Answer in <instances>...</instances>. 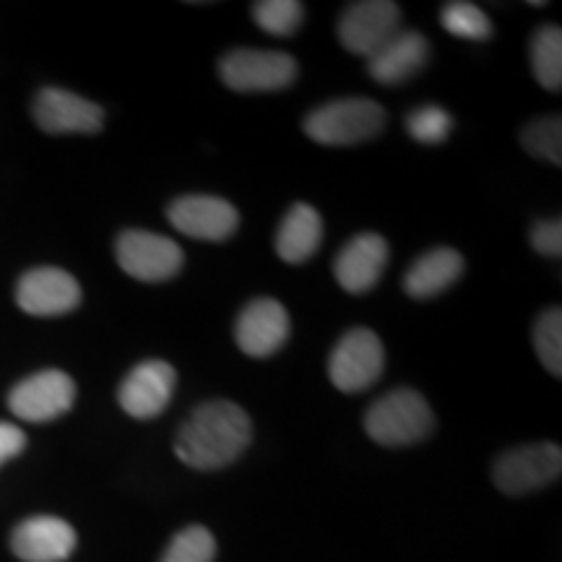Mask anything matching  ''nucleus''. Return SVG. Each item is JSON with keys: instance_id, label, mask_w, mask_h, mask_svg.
Here are the masks:
<instances>
[{"instance_id": "1", "label": "nucleus", "mask_w": 562, "mask_h": 562, "mask_svg": "<svg viewBox=\"0 0 562 562\" xmlns=\"http://www.w3.org/2000/svg\"><path fill=\"white\" fill-rule=\"evenodd\" d=\"M250 440L252 422L243 406L206 402L182 422L175 438V456L199 472H216L240 459Z\"/></svg>"}, {"instance_id": "2", "label": "nucleus", "mask_w": 562, "mask_h": 562, "mask_svg": "<svg viewBox=\"0 0 562 562\" xmlns=\"http://www.w3.org/2000/svg\"><path fill=\"white\" fill-rule=\"evenodd\" d=\"M435 417L427 398L414 389H396L378 398L364 414V430L385 448H404L432 432Z\"/></svg>"}, {"instance_id": "3", "label": "nucleus", "mask_w": 562, "mask_h": 562, "mask_svg": "<svg viewBox=\"0 0 562 562\" xmlns=\"http://www.w3.org/2000/svg\"><path fill=\"white\" fill-rule=\"evenodd\" d=\"M385 125V110L378 102L349 97L313 110L302 128L315 144L323 146H351L375 138Z\"/></svg>"}, {"instance_id": "4", "label": "nucleus", "mask_w": 562, "mask_h": 562, "mask_svg": "<svg viewBox=\"0 0 562 562\" xmlns=\"http://www.w3.org/2000/svg\"><path fill=\"white\" fill-rule=\"evenodd\" d=\"M385 368L383 344L370 328H351L339 339L331 360H328V375L341 393H360L381 381Z\"/></svg>"}, {"instance_id": "5", "label": "nucleus", "mask_w": 562, "mask_h": 562, "mask_svg": "<svg viewBox=\"0 0 562 562\" xmlns=\"http://www.w3.org/2000/svg\"><path fill=\"white\" fill-rule=\"evenodd\" d=\"M562 474V451L554 442H533L505 451L492 467V480L505 495H526L558 482Z\"/></svg>"}, {"instance_id": "6", "label": "nucleus", "mask_w": 562, "mask_h": 562, "mask_svg": "<svg viewBox=\"0 0 562 562\" xmlns=\"http://www.w3.org/2000/svg\"><path fill=\"white\" fill-rule=\"evenodd\" d=\"M220 76L232 91H279L297 79V60L279 50H232L220 63Z\"/></svg>"}, {"instance_id": "7", "label": "nucleus", "mask_w": 562, "mask_h": 562, "mask_svg": "<svg viewBox=\"0 0 562 562\" xmlns=\"http://www.w3.org/2000/svg\"><path fill=\"white\" fill-rule=\"evenodd\" d=\"M121 269L138 281H167L182 269V248L170 237L146 229H125L115 243Z\"/></svg>"}, {"instance_id": "8", "label": "nucleus", "mask_w": 562, "mask_h": 562, "mask_svg": "<svg viewBox=\"0 0 562 562\" xmlns=\"http://www.w3.org/2000/svg\"><path fill=\"white\" fill-rule=\"evenodd\" d=\"M402 32V9L391 0H360L347 5L339 19V42L349 53L370 58Z\"/></svg>"}, {"instance_id": "9", "label": "nucleus", "mask_w": 562, "mask_h": 562, "mask_svg": "<svg viewBox=\"0 0 562 562\" xmlns=\"http://www.w3.org/2000/svg\"><path fill=\"white\" fill-rule=\"evenodd\" d=\"M76 402L74 378L63 370H42L13 385L9 406L24 422H50L70 412Z\"/></svg>"}, {"instance_id": "10", "label": "nucleus", "mask_w": 562, "mask_h": 562, "mask_svg": "<svg viewBox=\"0 0 562 562\" xmlns=\"http://www.w3.org/2000/svg\"><path fill=\"white\" fill-rule=\"evenodd\" d=\"M167 220L178 232L195 240L222 243L240 227V214L216 195H180L167 209Z\"/></svg>"}, {"instance_id": "11", "label": "nucleus", "mask_w": 562, "mask_h": 562, "mask_svg": "<svg viewBox=\"0 0 562 562\" xmlns=\"http://www.w3.org/2000/svg\"><path fill=\"white\" fill-rule=\"evenodd\" d=\"M178 372L165 360H146L133 368L117 391L123 412L136 419H154L172 402Z\"/></svg>"}, {"instance_id": "12", "label": "nucleus", "mask_w": 562, "mask_h": 562, "mask_svg": "<svg viewBox=\"0 0 562 562\" xmlns=\"http://www.w3.org/2000/svg\"><path fill=\"white\" fill-rule=\"evenodd\" d=\"M16 302L24 313L53 318V315H66L79 307L81 286L68 271L42 266V269H32L21 277Z\"/></svg>"}, {"instance_id": "13", "label": "nucleus", "mask_w": 562, "mask_h": 562, "mask_svg": "<svg viewBox=\"0 0 562 562\" xmlns=\"http://www.w3.org/2000/svg\"><path fill=\"white\" fill-rule=\"evenodd\" d=\"M290 336V315L271 297L252 300L243 307L235 323V339L248 357H271Z\"/></svg>"}, {"instance_id": "14", "label": "nucleus", "mask_w": 562, "mask_h": 562, "mask_svg": "<svg viewBox=\"0 0 562 562\" xmlns=\"http://www.w3.org/2000/svg\"><path fill=\"white\" fill-rule=\"evenodd\" d=\"M34 121L45 133H97L104 125L100 104L66 89H42L34 100Z\"/></svg>"}, {"instance_id": "15", "label": "nucleus", "mask_w": 562, "mask_h": 562, "mask_svg": "<svg viewBox=\"0 0 562 562\" xmlns=\"http://www.w3.org/2000/svg\"><path fill=\"white\" fill-rule=\"evenodd\" d=\"M385 266H389V243L381 235L364 232V235L351 237L339 250L334 261V273L341 290L362 294L381 281Z\"/></svg>"}, {"instance_id": "16", "label": "nucleus", "mask_w": 562, "mask_h": 562, "mask_svg": "<svg viewBox=\"0 0 562 562\" xmlns=\"http://www.w3.org/2000/svg\"><path fill=\"white\" fill-rule=\"evenodd\" d=\"M11 550L24 562H63L76 550V531L55 516L26 518L11 533Z\"/></svg>"}, {"instance_id": "17", "label": "nucleus", "mask_w": 562, "mask_h": 562, "mask_svg": "<svg viewBox=\"0 0 562 562\" xmlns=\"http://www.w3.org/2000/svg\"><path fill=\"white\" fill-rule=\"evenodd\" d=\"M427 58H430L427 40L414 30H402L398 34H393L381 50L370 55L368 70L378 83L393 87V83H402L412 79L414 74H419L425 68Z\"/></svg>"}, {"instance_id": "18", "label": "nucleus", "mask_w": 562, "mask_h": 562, "mask_svg": "<svg viewBox=\"0 0 562 562\" xmlns=\"http://www.w3.org/2000/svg\"><path fill=\"white\" fill-rule=\"evenodd\" d=\"M463 273V258L453 248H435L419 256L404 273V292L412 300H430L456 284Z\"/></svg>"}, {"instance_id": "19", "label": "nucleus", "mask_w": 562, "mask_h": 562, "mask_svg": "<svg viewBox=\"0 0 562 562\" xmlns=\"http://www.w3.org/2000/svg\"><path fill=\"white\" fill-rule=\"evenodd\" d=\"M323 220L307 203H294L277 229V252L286 263H305L321 248Z\"/></svg>"}, {"instance_id": "20", "label": "nucleus", "mask_w": 562, "mask_h": 562, "mask_svg": "<svg viewBox=\"0 0 562 562\" xmlns=\"http://www.w3.org/2000/svg\"><path fill=\"white\" fill-rule=\"evenodd\" d=\"M531 70L533 79L544 89L558 91L562 87V32L560 26H539L531 37Z\"/></svg>"}, {"instance_id": "21", "label": "nucleus", "mask_w": 562, "mask_h": 562, "mask_svg": "<svg viewBox=\"0 0 562 562\" xmlns=\"http://www.w3.org/2000/svg\"><path fill=\"white\" fill-rule=\"evenodd\" d=\"M440 24L442 30L461 40L484 42L492 37V21L487 13H484L480 5L467 3V0H453V3L442 5Z\"/></svg>"}, {"instance_id": "22", "label": "nucleus", "mask_w": 562, "mask_h": 562, "mask_svg": "<svg viewBox=\"0 0 562 562\" xmlns=\"http://www.w3.org/2000/svg\"><path fill=\"white\" fill-rule=\"evenodd\" d=\"M252 19L273 37H290L305 19V5L297 0H261L252 3Z\"/></svg>"}, {"instance_id": "23", "label": "nucleus", "mask_w": 562, "mask_h": 562, "mask_svg": "<svg viewBox=\"0 0 562 562\" xmlns=\"http://www.w3.org/2000/svg\"><path fill=\"white\" fill-rule=\"evenodd\" d=\"M533 349L550 375H562V311L550 307L533 326Z\"/></svg>"}, {"instance_id": "24", "label": "nucleus", "mask_w": 562, "mask_h": 562, "mask_svg": "<svg viewBox=\"0 0 562 562\" xmlns=\"http://www.w3.org/2000/svg\"><path fill=\"white\" fill-rule=\"evenodd\" d=\"M521 144L533 157L552 161L554 167L562 165V121L558 115L539 117L529 123L521 133Z\"/></svg>"}, {"instance_id": "25", "label": "nucleus", "mask_w": 562, "mask_h": 562, "mask_svg": "<svg viewBox=\"0 0 562 562\" xmlns=\"http://www.w3.org/2000/svg\"><path fill=\"white\" fill-rule=\"evenodd\" d=\"M216 542L203 526H188L172 537L170 547L161 554V562H214Z\"/></svg>"}, {"instance_id": "26", "label": "nucleus", "mask_w": 562, "mask_h": 562, "mask_svg": "<svg viewBox=\"0 0 562 562\" xmlns=\"http://www.w3.org/2000/svg\"><path fill=\"white\" fill-rule=\"evenodd\" d=\"M406 131H409V136L414 140H419V144H440V140L451 136L453 117L442 108L425 104V108L409 112V117H406Z\"/></svg>"}, {"instance_id": "27", "label": "nucleus", "mask_w": 562, "mask_h": 562, "mask_svg": "<svg viewBox=\"0 0 562 562\" xmlns=\"http://www.w3.org/2000/svg\"><path fill=\"white\" fill-rule=\"evenodd\" d=\"M529 240L533 245V250L542 252V256L558 258L562 252V224L560 220H544L539 224H533L529 232Z\"/></svg>"}, {"instance_id": "28", "label": "nucleus", "mask_w": 562, "mask_h": 562, "mask_svg": "<svg viewBox=\"0 0 562 562\" xmlns=\"http://www.w3.org/2000/svg\"><path fill=\"white\" fill-rule=\"evenodd\" d=\"M26 448V435L11 422H0V467Z\"/></svg>"}]
</instances>
